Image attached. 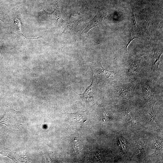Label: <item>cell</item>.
Returning <instances> with one entry per match:
<instances>
[{
	"mask_svg": "<svg viewBox=\"0 0 163 163\" xmlns=\"http://www.w3.org/2000/svg\"><path fill=\"white\" fill-rule=\"evenodd\" d=\"M138 84L135 80L130 83L116 86L115 93L119 97L126 99L133 97L135 89Z\"/></svg>",
	"mask_w": 163,
	"mask_h": 163,
	"instance_id": "cell-1",
	"label": "cell"
},
{
	"mask_svg": "<svg viewBox=\"0 0 163 163\" xmlns=\"http://www.w3.org/2000/svg\"><path fill=\"white\" fill-rule=\"evenodd\" d=\"M94 78H92V82L91 85L87 87L85 92L82 94H78L72 89L77 94L79 95L81 98L84 101H89L91 100L93 98L96 91L97 85Z\"/></svg>",
	"mask_w": 163,
	"mask_h": 163,
	"instance_id": "cell-2",
	"label": "cell"
},
{
	"mask_svg": "<svg viewBox=\"0 0 163 163\" xmlns=\"http://www.w3.org/2000/svg\"><path fill=\"white\" fill-rule=\"evenodd\" d=\"M132 25L130 30V37L127 43L123 47L124 50L127 51L128 46L130 43L134 39L141 37V33L140 30L136 24V21L135 14L132 8Z\"/></svg>",
	"mask_w": 163,
	"mask_h": 163,
	"instance_id": "cell-3",
	"label": "cell"
},
{
	"mask_svg": "<svg viewBox=\"0 0 163 163\" xmlns=\"http://www.w3.org/2000/svg\"><path fill=\"white\" fill-rule=\"evenodd\" d=\"M152 47L153 55L152 58V70L154 73L156 74L159 71L160 58L163 51L161 49H160L155 46L152 45Z\"/></svg>",
	"mask_w": 163,
	"mask_h": 163,
	"instance_id": "cell-4",
	"label": "cell"
},
{
	"mask_svg": "<svg viewBox=\"0 0 163 163\" xmlns=\"http://www.w3.org/2000/svg\"><path fill=\"white\" fill-rule=\"evenodd\" d=\"M141 58H138L131 62L128 68L127 73L128 76L134 77L143 67Z\"/></svg>",
	"mask_w": 163,
	"mask_h": 163,
	"instance_id": "cell-5",
	"label": "cell"
},
{
	"mask_svg": "<svg viewBox=\"0 0 163 163\" xmlns=\"http://www.w3.org/2000/svg\"><path fill=\"white\" fill-rule=\"evenodd\" d=\"M104 18V16L100 13H97L94 18L88 23L87 27L80 35L82 38H85L87 37V32L91 28L95 27L99 25Z\"/></svg>",
	"mask_w": 163,
	"mask_h": 163,
	"instance_id": "cell-6",
	"label": "cell"
},
{
	"mask_svg": "<svg viewBox=\"0 0 163 163\" xmlns=\"http://www.w3.org/2000/svg\"><path fill=\"white\" fill-rule=\"evenodd\" d=\"M74 119L79 123H85L89 121V117L87 110L85 111H78L74 113H69Z\"/></svg>",
	"mask_w": 163,
	"mask_h": 163,
	"instance_id": "cell-7",
	"label": "cell"
},
{
	"mask_svg": "<svg viewBox=\"0 0 163 163\" xmlns=\"http://www.w3.org/2000/svg\"><path fill=\"white\" fill-rule=\"evenodd\" d=\"M14 20L15 22V23L18 26V32L20 33V34L23 37H24L25 38L28 39H37L39 38L40 37H37L36 38H28L27 37H26L25 36H24L22 32V24L21 21L20 20V19L18 18L16 16H15L14 18Z\"/></svg>",
	"mask_w": 163,
	"mask_h": 163,
	"instance_id": "cell-8",
	"label": "cell"
},
{
	"mask_svg": "<svg viewBox=\"0 0 163 163\" xmlns=\"http://www.w3.org/2000/svg\"><path fill=\"white\" fill-rule=\"evenodd\" d=\"M73 149L75 154H78L79 153L80 149L77 140L75 139L73 140L72 143Z\"/></svg>",
	"mask_w": 163,
	"mask_h": 163,
	"instance_id": "cell-9",
	"label": "cell"
},
{
	"mask_svg": "<svg viewBox=\"0 0 163 163\" xmlns=\"http://www.w3.org/2000/svg\"><path fill=\"white\" fill-rule=\"evenodd\" d=\"M6 18V16L5 14L1 8L0 7V20L3 22L5 23Z\"/></svg>",
	"mask_w": 163,
	"mask_h": 163,
	"instance_id": "cell-10",
	"label": "cell"
},
{
	"mask_svg": "<svg viewBox=\"0 0 163 163\" xmlns=\"http://www.w3.org/2000/svg\"><path fill=\"white\" fill-rule=\"evenodd\" d=\"M2 46H0V55L1 52V51H2Z\"/></svg>",
	"mask_w": 163,
	"mask_h": 163,
	"instance_id": "cell-11",
	"label": "cell"
}]
</instances>
